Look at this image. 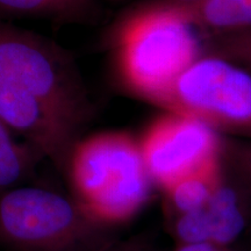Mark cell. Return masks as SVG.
I'll return each mask as SVG.
<instances>
[{"mask_svg":"<svg viewBox=\"0 0 251 251\" xmlns=\"http://www.w3.org/2000/svg\"><path fill=\"white\" fill-rule=\"evenodd\" d=\"M92 111L67 50L0 19V118L14 134L65 169Z\"/></svg>","mask_w":251,"mask_h":251,"instance_id":"cell-1","label":"cell"},{"mask_svg":"<svg viewBox=\"0 0 251 251\" xmlns=\"http://www.w3.org/2000/svg\"><path fill=\"white\" fill-rule=\"evenodd\" d=\"M194 28L172 0L130 9L108 36L119 84L161 107L183 72L202 56Z\"/></svg>","mask_w":251,"mask_h":251,"instance_id":"cell-2","label":"cell"},{"mask_svg":"<svg viewBox=\"0 0 251 251\" xmlns=\"http://www.w3.org/2000/svg\"><path fill=\"white\" fill-rule=\"evenodd\" d=\"M65 169L76 201L107 227L136 215L153 184L139 139L126 131H103L79 140Z\"/></svg>","mask_w":251,"mask_h":251,"instance_id":"cell-3","label":"cell"},{"mask_svg":"<svg viewBox=\"0 0 251 251\" xmlns=\"http://www.w3.org/2000/svg\"><path fill=\"white\" fill-rule=\"evenodd\" d=\"M107 226L56 191L18 186L0 194V247L12 251H87L105 246Z\"/></svg>","mask_w":251,"mask_h":251,"instance_id":"cell-4","label":"cell"},{"mask_svg":"<svg viewBox=\"0 0 251 251\" xmlns=\"http://www.w3.org/2000/svg\"><path fill=\"white\" fill-rule=\"evenodd\" d=\"M161 107L199 119L218 133L251 137V74L202 54L178 78Z\"/></svg>","mask_w":251,"mask_h":251,"instance_id":"cell-5","label":"cell"},{"mask_svg":"<svg viewBox=\"0 0 251 251\" xmlns=\"http://www.w3.org/2000/svg\"><path fill=\"white\" fill-rule=\"evenodd\" d=\"M139 141L147 171L163 191L222 156L218 131L180 113L155 119Z\"/></svg>","mask_w":251,"mask_h":251,"instance_id":"cell-6","label":"cell"},{"mask_svg":"<svg viewBox=\"0 0 251 251\" xmlns=\"http://www.w3.org/2000/svg\"><path fill=\"white\" fill-rule=\"evenodd\" d=\"M250 194L251 187L242 174L241 180L236 181L225 172L222 183L201 208L172 216L176 240L179 244L208 243L229 248L250 224Z\"/></svg>","mask_w":251,"mask_h":251,"instance_id":"cell-7","label":"cell"},{"mask_svg":"<svg viewBox=\"0 0 251 251\" xmlns=\"http://www.w3.org/2000/svg\"><path fill=\"white\" fill-rule=\"evenodd\" d=\"M175 2L188 23L196 29L208 34L207 36L224 35L251 28V0Z\"/></svg>","mask_w":251,"mask_h":251,"instance_id":"cell-8","label":"cell"},{"mask_svg":"<svg viewBox=\"0 0 251 251\" xmlns=\"http://www.w3.org/2000/svg\"><path fill=\"white\" fill-rule=\"evenodd\" d=\"M225 177L222 156L196 172L185 176L164 190L172 216L201 208L211 199Z\"/></svg>","mask_w":251,"mask_h":251,"instance_id":"cell-9","label":"cell"},{"mask_svg":"<svg viewBox=\"0 0 251 251\" xmlns=\"http://www.w3.org/2000/svg\"><path fill=\"white\" fill-rule=\"evenodd\" d=\"M39 159V153L26 142L19 141L0 118V194L23 186L31 177Z\"/></svg>","mask_w":251,"mask_h":251,"instance_id":"cell-10","label":"cell"},{"mask_svg":"<svg viewBox=\"0 0 251 251\" xmlns=\"http://www.w3.org/2000/svg\"><path fill=\"white\" fill-rule=\"evenodd\" d=\"M96 0H0V14L81 20L90 15Z\"/></svg>","mask_w":251,"mask_h":251,"instance_id":"cell-11","label":"cell"},{"mask_svg":"<svg viewBox=\"0 0 251 251\" xmlns=\"http://www.w3.org/2000/svg\"><path fill=\"white\" fill-rule=\"evenodd\" d=\"M206 55L216 57L240 65L247 70H251V28L207 37Z\"/></svg>","mask_w":251,"mask_h":251,"instance_id":"cell-12","label":"cell"},{"mask_svg":"<svg viewBox=\"0 0 251 251\" xmlns=\"http://www.w3.org/2000/svg\"><path fill=\"white\" fill-rule=\"evenodd\" d=\"M236 159L238 170L251 187V144L240 149V151L236 153Z\"/></svg>","mask_w":251,"mask_h":251,"instance_id":"cell-13","label":"cell"},{"mask_svg":"<svg viewBox=\"0 0 251 251\" xmlns=\"http://www.w3.org/2000/svg\"><path fill=\"white\" fill-rule=\"evenodd\" d=\"M87 251H148L146 244L140 241L133 240L127 241L122 243H107L105 246L97 248V249L87 250Z\"/></svg>","mask_w":251,"mask_h":251,"instance_id":"cell-14","label":"cell"},{"mask_svg":"<svg viewBox=\"0 0 251 251\" xmlns=\"http://www.w3.org/2000/svg\"><path fill=\"white\" fill-rule=\"evenodd\" d=\"M174 251H231L229 248L213 246L208 243H184L178 244Z\"/></svg>","mask_w":251,"mask_h":251,"instance_id":"cell-15","label":"cell"},{"mask_svg":"<svg viewBox=\"0 0 251 251\" xmlns=\"http://www.w3.org/2000/svg\"><path fill=\"white\" fill-rule=\"evenodd\" d=\"M174 1H177V2H193V1H196V0H174Z\"/></svg>","mask_w":251,"mask_h":251,"instance_id":"cell-16","label":"cell"}]
</instances>
